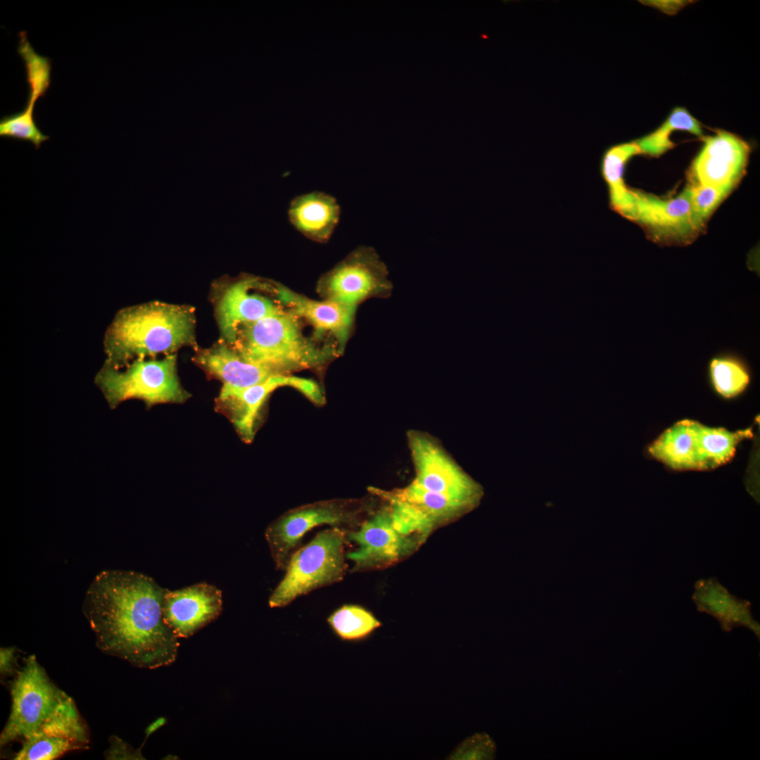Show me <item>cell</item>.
Returning <instances> with one entry per match:
<instances>
[{"mask_svg": "<svg viewBox=\"0 0 760 760\" xmlns=\"http://www.w3.org/2000/svg\"><path fill=\"white\" fill-rule=\"evenodd\" d=\"M348 540L357 547L346 554L352 572L383 569L409 555L419 542L400 533L386 506L362 521L358 529L348 531Z\"/></svg>", "mask_w": 760, "mask_h": 760, "instance_id": "cell-12", "label": "cell"}, {"mask_svg": "<svg viewBox=\"0 0 760 760\" xmlns=\"http://www.w3.org/2000/svg\"><path fill=\"white\" fill-rule=\"evenodd\" d=\"M640 154L635 141L616 145L607 150L602 160V172L609 186L610 201L615 210L624 217L634 220L635 197L623 179L627 161Z\"/></svg>", "mask_w": 760, "mask_h": 760, "instance_id": "cell-22", "label": "cell"}, {"mask_svg": "<svg viewBox=\"0 0 760 760\" xmlns=\"http://www.w3.org/2000/svg\"><path fill=\"white\" fill-rule=\"evenodd\" d=\"M193 360L211 376L222 381L223 384L238 388L248 387L280 374L244 360L224 340L211 348L197 350Z\"/></svg>", "mask_w": 760, "mask_h": 760, "instance_id": "cell-19", "label": "cell"}, {"mask_svg": "<svg viewBox=\"0 0 760 760\" xmlns=\"http://www.w3.org/2000/svg\"><path fill=\"white\" fill-rule=\"evenodd\" d=\"M194 309L153 301L120 310L104 335L106 364L121 368L130 360L173 354L196 346Z\"/></svg>", "mask_w": 760, "mask_h": 760, "instance_id": "cell-2", "label": "cell"}, {"mask_svg": "<svg viewBox=\"0 0 760 760\" xmlns=\"http://www.w3.org/2000/svg\"><path fill=\"white\" fill-rule=\"evenodd\" d=\"M369 490L387 503L395 528L402 534L415 538L419 544L436 528L473 507L426 490L412 483L392 490L373 487Z\"/></svg>", "mask_w": 760, "mask_h": 760, "instance_id": "cell-8", "label": "cell"}, {"mask_svg": "<svg viewBox=\"0 0 760 760\" xmlns=\"http://www.w3.org/2000/svg\"><path fill=\"white\" fill-rule=\"evenodd\" d=\"M327 622L336 636L346 642L363 640L381 625L369 611L357 604L340 607Z\"/></svg>", "mask_w": 760, "mask_h": 760, "instance_id": "cell-26", "label": "cell"}, {"mask_svg": "<svg viewBox=\"0 0 760 760\" xmlns=\"http://www.w3.org/2000/svg\"><path fill=\"white\" fill-rule=\"evenodd\" d=\"M34 103L27 102L23 110L4 116L0 121L1 137L30 141L36 149L49 139L35 123L33 113Z\"/></svg>", "mask_w": 760, "mask_h": 760, "instance_id": "cell-28", "label": "cell"}, {"mask_svg": "<svg viewBox=\"0 0 760 760\" xmlns=\"http://www.w3.org/2000/svg\"><path fill=\"white\" fill-rule=\"evenodd\" d=\"M692 599L697 610L714 617L723 631L742 626L759 640V623L753 617L751 602L732 595L717 578L698 580Z\"/></svg>", "mask_w": 760, "mask_h": 760, "instance_id": "cell-17", "label": "cell"}, {"mask_svg": "<svg viewBox=\"0 0 760 760\" xmlns=\"http://www.w3.org/2000/svg\"><path fill=\"white\" fill-rule=\"evenodd\" d=\"M751 147L739 136L723 129L703 138L700 151L692 162V184L730 192L745 173Z\"/></svg>", "mask_w": 760, "mask_h": 760, "instance_id": "cell-14", "label": "cell"}, {"mask_svg": "<svg viewBox=\"0 0 760 760\" xmlns=\"http://www.w3.org/2000/svg\"><path fill=\"white\" fill-rule=\"evenodd\" d=\"M166 722V719L164 717H160L154 721L153 723L148 726L146 730V737L150 735L155 730L163 726Z\"/></svg>", "mask_w": 760, "mask_h": 760, "instance_id": "cell-34", "label": "cell"}, {"mask_svg": "<svg viewBox=\"0 0 760 760\" xmlns=\"http://www.w3.org/2000/svg\"><path fill=\"white\" fill-rule=\"evenodd\" d=\"M688 186L690 191L693 220L697 227L702 232L711 215L730 194V191L692 183Z\"/></svg>", "mask_w": 760, "mask_h": 760, "instance_id": "cell-30", "label": "cell"}, {"mask_svg": "<svg viewBox=\"0 0 760 760\" xmlns=\"http://www.w3.org/2000/svg\"><path fill=\"white\" fill-rule=\"evenodd\" d=\"M689 1H649L646 4L654 6L660 11L669 14L676 13L681 8L685 6Z\"/></svg>", "mask_w": 760, "mask_h": 760, "instance_id": "cell-32", "label": "cell"}, {"mask_svg": "<svg viewBox=\"0 0 760 760\" xmlns=\"http://www.w3.org/2000/svg\"><path fill=\"white\" fill-rule=\"evenodd\" d=\"M108 754L109 759H135L134 757H136L137 759L142 757L140 752H132L129 746L116 737H114V740H111V748Z\"/></svg>", "mask_w": 760, "mask_h": 760, "instance_id": "cell-31", "label": "cell"}, {"mask_svg": "<svg viewBox=\"0 0 760 760\" xmlns=\"http://www.w3.org/2000/svg\"><path fill=\"white\" fill-rule=\"evenodd\" d=\"M165 590L141 573H99L82 607L97 647L135 667L153 669L172 664L179 642L163 619Z\"/></svg>", "mask_w": 760, "mask_h": 760, "instance_id": "cell-1", "label": "cell"}, {"mask_svg": "<svg viewBox=\"0 0 760 760\" xmlns=\"http://www.w3.org/2000/svg\"><path fill=\"white\" fill-rule=\"evenodd\" d=\"M709 376L715 391L726 398L742 393L750 381L748 369L743 361L730 353L721 354L711 360Z\"/></svg>", "mask_w": 760, "mask_h": 760, "instance_id": "cell-25", "label": "cell"}, {"mask_svg": "<svg viewBox=\"0 0 760 760\" xmlns=\"http://www.w3.org/2000/svg\"><path fill=\"white\" fill-rule=\"evenodd\" d=\"M18 52L23 58L29 85L27 102L35 103L44 96L51 84V60L37 53L27 38V33H19Z\"/></svg>", "mask_w": 760, "mask_h": 760, "instance_id": "cell-27", "label": "cell"}, {"mask_svg": "<svg viewBox=\"0 0 760 760\" xmlns=\"http://www.w3.org/2000/svg\"><path fill=\"white\" fill-rule=\"evenodd\" d=\"M222 610L221 590L206 583L175 590L166 589L164 595L163 619L178 638L193 635L215 620Z\"/></svg>", "mask_w": 760, "mask_h": 760, "instance_id": "cell-15", "label": "cell"}, {"mask_svg": "<svg viewBox=\"0 0 760 760\" xmlns=\"http://www.w3.org/2000/svg\"><path fill=\"white\" fill-rule=\"evenodd\" d=\"M95 383L111 408L129 399L141 400L151 407L159 403H182L190 396L179 382L174 353L160 360L138 358L122 370L105 363Z\"/></svg>", "mask_w": 760, "mask_h": 760, "instance_id": "cell-6", "label": "cell"}, {"mask_svg": "<svg viewBox=\"0 0 760 760\" xmlns=\"http://www.w3.org/2000/svg\"><path fill=\"white\" fill-rule=\"evenodd\" d=\"M678 130L686 131L696 136H702V124L686 108L676 107L672 110L664 122L652 132L634 141L640 154L659 157L675 146L671 134Z\"/></svg>", "mask_w": 760, "mask_h": 760, "instance_id": "cell-24", "label": "cell"}, {"mask_svg": "<svg viewBox=\"0 0 760 760\" xmlns=\"http://www.w3.org/2000/svg\"><path fill=\"white\" fill-rule=\"evenodd\" d=\"M277 297L291 309V312L303 317L315 327L316 334L329 332L336 337L342 349L353 324L355 308L328 300L317 301L297 294L284 287L277 289Z\"/></svg>", "mask_w": 760, "mask_h": 760, "instance_id": "cell-18", "label": "cell"}, {"mask_svg": "<svg viewBox=\"0 0 760 760\" xmlns=\"http://www.w3.org/2000/svg\"><path fill=\"white\" fill-rule=\"evenodd\" d=\"M256 279L245 278L228 285L215 308L217 323L223 340L231 345L237 328L242 324L279 314L284 311L269 298L251 292Z\"/></svg>", "mask_w": 760, "mask_h": 760, "instance_id": "cell-16", "label": "cell"}, {"mask_svg": "<svg viewBox=\"0 0 760 760\" xmlns=\"http://www.w3.org/2000/svg\"><path fill=\"white\" fill-rule=\"evenodd\" d=\"M692 420H683L666 430L650 446V453L675 470H704Z\"/></svg>", "mask_w": 760, "mask_h": 760, "instance_id": "cell-21", "label": "cell"}, {"mask_svg": "<svg viewBox=\"0 0 760 760\" xmlns=\"http://www.w3.org/2000/svg\"><path fill=\"white\" fill-rule=\"evenodd\" d=\"M695 430L704 470L728 462L733 457L738 443L752 435L750 429L730 432L723 428L705 426L696 421Z\"/></svg>", "mask_w": 760, "mask_h": 760, "instance_id": "cell-23", "label": "cell"}, {"mask_svg": "<svg viewBox=\"0 0 760 760\" xmlns=\"http://www.w3.org/2000/svg\"><path fill=\"white\" fill-rule=\"evenodd\" d=\"M230 346L244 360L284 374L319 367L334 355L305 338L296 315L285 310L241 324Z\"/></svg>", "mask_w": 760, "mask_h": 760, "instance_id": "cell-3", "label": "cell"}, {"mask_svg": "<svg viewBox=\"0 0 760 760\" xmlns=\"http://www.w3.org/2000/svg\"><path fill=\"white\" fill-rule=\"evenodd\" d=\"M339 217L340 207L336 200L318 191L296 197L289 209L291 224L308 239L318 242L330 238Z\"/></svg>", "mask_w": 760, "mask_h": 760, "instance_id": "cell-20", "label": "cell"}, {"mask_svg": "<svg viewBox=\"0 0 760 760\" xmlns=\"http://www.w3.org/2000/svg\"><path fill=\"white\" fill-rule=\"evenodd\" d=\"M388 272L374 250L361 247L321 282L328 300L355 306L374 296H386L392 289Z\"/></svg>", "mask_w": 760, "mask_h": 760, "instance_id": "cell-13", "label": "cell"}, {"mask_svg": "<svg viewBox=\"0 0 760 760\" xmlns=\"http://www.w3.org/2000/svg\"><path fill=\"white\" fill-rule=\"evenodd\" d=\"M15 649L1 648L0 651V669L3 675L11 673L14 663Z\"/></svg>", "mask_w": 760, "mask_h": 760, "instance_id": "cell-33", "label": "cell"}, {"mask_svg": "<svg viewBox=\"0 0 760 760\" xmlns=\"http://www.w3.org/2000/svg\"><path fill=\"white\" fill-rule=\"evenodd\" d=\"M408 442L415 469L414 485L474 507L483 495L481 486L468 476L427 435L410 431Z\"/></svg>", "mask_w": 760, "mask_h": 760, "instance_id": "cell-9", "label": "cell"}, {"mask_svg": "<svg viewBox=\"0 0 760 760\" xmlns=\"http://www.w3.org/2000/svg\"><path fill=\"white\" fill-rule=\"evenodd\" d=\"M347 533L340 528H327L293 552L284 578L270 596L269 606H288L302 595L341 581L347 571Z\"/></svg>", "mask_w": 760, "mask_h": 760, "instance_id": "cell-4", "label": "cell"}, {"mask_svg": "<svg viewBox=\"0 0 760 760\" xmlns=\"http://www.w3.org/2000/svg\"><path fill=\"white\" fill-rule=\"evenodd\" d=\"M360 513L357 502L349 500L320 501L286 512L272 521L265 533L277 568L286 569L291 555L308 531L326 524L354 531L362 523Z\"/></svg>", "mask_w": 760, "mask_h": 760, "instance_id": "cell-7", "label": "cell"}, {"mask_svg": "<svg viewBox=\"0 0 760 760\" xmlns=\"http://www.w3.org/2000/svg\"><path fill=\"white\" fill-rule=\"evenodd\" d=\"M83 747L84 745L67 738L42 736L24 741L22 748L16 753L13 759L15 760H51L68 752Z\"/></svg>", "mask_w": 760, "mask_h": 760, "instance_id": "cell-29", "label": "cell"}, {"mask_svg": "<svg viewBox=\"0 0 760 760\" xmlns=\"http://www.w3.org/2000/svg\"><path fill=\"white\" fill-rule=\"evenodd\" d=\"M281 386L297 389L315 404L324 403L323 393L314 381L280 374L246 388L223 384L216 406L233 423L241 439L250 443L253 439L255 422L262 405L273 391Z\"/></svg>", "mask_w": 760, "mask_h": 760, "instance_id": "cell-11", "label": "cell"}, {"mask_svg": "<svg viewBox=\"0 0 760 760\" xmlns=\"http://www.w3.org/2000/svg\"><path fill=\"white\" fill-rule=\"evenodd\" d=\"M11 713L0 745L18 739L45 736L56 717L73 701L49 678L34 655H30L11 686Z\"/></svg>", "mask_w": 760, "mask_h": 760, "instance_id": "cell-5", "label": "cell"}, {"mask_svg": "<svg viewBox=\"0 0 760 760\" xmlns=\"http://www.w3.org/2000/svg\"><path fill=\"white\" fill-rule=\"evenodd\" d=\"M631 191L635 197L633 221L644 229L652 241L660 246H686L702 233L693 220L688 186L676 196L668 198Z\"/></svg>", "mask_w": 760, "mask_h": 760, "instance_id": "cell-10", "label": "cell"}]
</instances>
